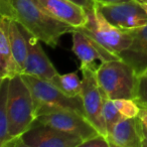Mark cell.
<instances>
[{
	"instance_id": "cell-14",
	"label": "cell",
	"mask_w": 147,
	"mask_h": 147,
	"mask_svg": "<svg viewBox=\"0 0 147 147\" xmlns=\"http://www.w3.org/2000/svg\"><path fill=\"white\" fill-rule=\"evenodd\" d=\"M140 117L123 118L107 138L111 147H142Z\"/></svg>"
},
{
	"instance_id": "cell-12",
	"label": "cell",
	"mask_w": 147,
	"mask_h": 147,
	"mask_svg": "<svg viewBox=\"0 0 147 147\" xmlns=\"http://www.w3.org/2000/svg\"><path fill=\"white\" fill-rule=\"evenodd\" d=\"M24 29V28H23ZM24 34L27 39V59L24 73L26 75L36 77L45 81H49L57 75V71L43 51L42 47L37 38L30 35L24 29Z\"/></svg>"
},
{
	"instance_id": "cell-17",
	"label": "cell",
	"mask_w": 147,
	"mask_h": 147,
	"mask_svg": "<svg viewBox=\"0 0 147 147\" xmlns=\"http://www.w3.org/2000/svg\"><path fill=\"white\" fill-rule=\"evenodd\" d=\"M10 79L0 80V147H7L11 138L8 131V93Z\"/></svg>"
},
{
	"instance_id": "cell-21",
	"label": "cell",
	"mask_w": 147,
	"mask_h": 147,
	"mask_svg": "<svg viewBox=\"0 0 147 147\" xmlns=\"http://www.w3.org/2000/svg\"><path fill=\"white\" fill-rule=\"evenodd\" d=\"M134 100L140 108H147V75L138 76Z\"/></svg>"
},
{
	"instance_id": "cell-29",
	"label": "cell",
	"mask_w": 147,
	"mask_h": 147,
	"mask_svg": "<svg viewBox=\"0 0 147 147\" xmlns=\"http://www.w3.org/2000/svg\"><path fill=\"white\" fill-rule=\"evenodd\" d=\"M0 1H3V0H0Z\"/></svg>"
},
{
	"instance_id": "cell-22",
	"label": "cell",
	"mask_w": 147,
	"mask_h": 147,
	"mask_svg": "<svg viewBox=\"0 0 147 147\" xmlns=\"http://www.w3.org/2000/svg\"><path fill=\"white\" fill-rule=\"evenodd\" d=\"M79 147H111L109 140L105 135L97 134L91 137L88 140H85Z\"/></svg>"
},
{
	"instance_id": "cell-23",
	"label": "cell",
	"mask_w": 147,
	"mask_h": 147,
	"mask_svg": "<svg viewBox=\"0 0 147 147\" xmlns=\"http://www.w3.org/2000/svg\"><path fill=\"white\" fill-rule=\"evenodd\" d=\"M69 1L80 5V6H82L83 8H85L86 10H89V9L93 8V7L97 4L96 0H69Z\"/></svg>"
},
{
	"instance_id": "cell-24",
	"label": "cell",
	"mask_w": 147,
	"mask_h": 147,
	"mask_svg": "<svg viewBox=\"0 0 147 147\" xmlns=\"http://www.w3.org/2000/svg\"><path fill=\"white\" fill-rule=\"evenodd\" d=\"M131 0H96L97 4L100 5H110V4H119V3L128 2Z\"/></svg>"
},
{
	"instance_id": "cell-8",
	"label": "cell",
	"mask_w": 147,
	"mask_h": 147,
	"mask_svg": "<svg viewBox=\"0 0 147 147\" xmlns=\"http://www.w3.org/2000/svg\"><path fill=\"white\" fill-rule=\"evenodd\" d=\"M32 124H45L80 137L84 142L99 134L86 116L73 111H57L38 116Z\"/></svg>"
},
{
	"instance_id": "cell-15",
	"label": "cell",
	"mask_w": 147,
	"mask_h": 147,
	"mask_svg": "<svg viewBox=\"0 0 147 147\" xmlns=\"http://www.w3.org/2000/svg\"><path fill=\"white\" fill-rule=\"evenodd\" d=\"M9 23L10 18L6 16L0 17V80L12 79L13 77L22 74L11 49Z\"/></svg>"
},
{
	"instance_id": "cell-7",
	"label": "cell",
	"mask_w": 147,
	"mask_h": 147,
	"mask_svg": "<svg viewBox=\"0 0 147 147\" xmlns=\"http://www.w3.org/2000/svg\"><path fill=\"white\" fill-rule=\"evenodd\" d=\"M82 71V93L84 110L88 120L95 126L100 134L107 137L106 126L103 118V92L96 78V71L92 69H80Z\"/></svg>"
},
{
	"instance_id": "cell-9",
	"label": "cell",
	"mask_w": 147,
	"mask_h": 147,
	"mask_svg": "<svg viewBox=\"0 0 147 147\" xmlns=\"http://www.w3.org/2000/svg\"><path fill=\"white\" fill-rule=\"evenodd\" d=\"M98 7L111 24L122 30L135 29L147 24V12L135 0L119 4H98Z\"/></svg>"
},
{
	"instance_id": "cell-11",
	"label": "cell",
	"mask_w": 147,
	"mask_h": 147,
	"mask_svg": "<svg viewBox=\"0 0 147 147\" xmlns=\"http://www.w3.org/2000/svg\"><path fill=\"white\" fill-rule=\"evenodd\" d=\"M51 17L67 23L74 29L85 26L88 21L87 11L69 0H34Z\"/></svg>"
},
{
	"instance_id": "cell-18",
	"label": "cell",
	"mask_w": 147,
	"mask_h": 147,
	"mask_svg": "<svg viewBox=\"0 0 147 147\" xmlns=\"http://www.w3.org/2000/svg\"><path fill=\"white\" fill-rule=\"evenodd\" d=\"M61 93L69 97H79L82 93V80L77 73H69L65 75H55L49 81Z\"/></svg>"
},
{
	"instance_id": "cell-4",
	"label": "cell",
	"mask_w": 147,
	"mask_h": 147,
	"mask_svg": "<svg viewBox=\"0 0 147 147\" xmlns=\"http://www.w3.org/2000/svg\"><path fill=\"white\" fill-rule=\"evenodd\" d=\"M21 75L32 94L35 119L41 115L57 111H73L86 116L81 96L69 97L49 81L41 80L26 74Z\"/></svg>"
},
{
	"instance_id": "cell-5",
	"label": "cell",
	"mask_w": 147,
	"mask_h": 147,
	"mask_svg": "<svg viewBox=\"0 0 147 147\" xmlns=\"http://www.w3.org/2000/svg\"><path fill=\"white\" fill-rule=\"evenodd\" d=\"M86 11L88 15L86 25L74 30L86 33L107 51L116 55L130 47L133 40L131 33L128 30H122L111 24L102 14L98 4Z\"/></svg>"
},
{
	"instance_id": "cell-19",
	"label": "cell",
	"mask_w": 147,
	"mask_h": 147,
	"mask_svg": "<svg viewBox=\"0 0 147 147\" xmlns=\"http://www.w3.org/2000/svg\"><path fill=\"white\" fill-rule=\"evenodd\" d=\"M103 98H104V102H103V118H104L107 137H108L113 132L115 126L118 124L119 121L122 120L124 117L121 115V113L116 108L113 100L109 99L104 93H103Z\"/></svg>"
},
{
	"instance_id": "cell-13",
	"label": "cell",
	"mask_w": 147,
	"mask_h": 147,
	"mask_svg": "<svg viewBox=\"0 0 147 147\" xmlns=\"http://www.w3.org/2000/svg\"><path fill=\"white\" fill-rule=\"evenodd\" d=\"M128 31L133 37L132 43L118 57L130 65L138 76H141L147 71V24Z\"/></svg>"
},
{
	"instance_id": "cell-28",
	"label": "cell",
	"mask_w": 147,
	"mask_h": 147,
	"mask_svg": "<svg viewBox=\"0 0 147 147\" xmlns=\"http://www.w3.org/2000/svg\"><path fill=\"white\" fill-rule=\"evenodd\" d=\"M145 74H146V75H147V71H146V73H145Z\"/></svg>"
},
{
	"instance_id": "cell-3",
	"label": "cell",
	"mask_w": 147,
	"mask_h": 147,
	"mask_svg": "<svg viewBox=\"0 0 147 147\" xmlns=\"http://www.w3.org/2000/svg\"><path fill=\"white\" fill-rule=\"evenodd\" d=\"M96 78L101 90L111 100L135 98L138 75L121 59L101 63Z\"/></svg>"
},
{
	"instance_id": "cell-2",
	"label": "cell",
	"mask_w": 147,
	"mask_h": 147,
	"mask_svg": "<svg viewBox=\"0 0 147 147\" xmlns=\"http://www.w3.org/2000/svg\"><path fill=\"white\" fill-rule=\"evenodd\" d=\"M7 111L8 131L13 141L28 130L35 120L32 94L22 75L10 79Z\"/></svg>"
},
{
	"instance_id": "cell-26",
	"label": "cell",
	"mask_w": 147,
	"mask_h": 147,
	"mask_svg": "<svg viewBox=\"0 0 147 147\" xmlns=\"http://www.w3.org/2000/svg\"><path fill=\"white\" fill-rule=\"evenodd\" d=\"M139 117L142 120V122L147 126V108H141L140 113H139Z\"/></svg>"
},
{
	"instance_id": "cell-20",
	"label": "cell",
	"mask_w": 147,
	"mask_h": 147,
	"mask_svg": "<svg viewBox=\"0 0 147 147\" xmlns=\"http://www.w3.org/2000/svg\"><path fill=\"white\" fill-rule=\"evenodd\" d=\"M113 102L124 118H134L139 116L141 108L134 99H116L113 100Z\"/></svg>"
},
{
	"instance_id": "cell-27",
	"label": "cell",
	"mask_w": 147,
	"mask_h": 147,
	"mask_svg": "<svg viewBox=\"0 0 147 147\" xmlns=\"http://www.w3.org/2000/svg\"><path fill=\"white\" fill-rule=\"evenodd\" d=\"M135 1L147 12V0H135Z\"/></svg>"
},
{
	"instance_id": "cell-6",
	"label": "cell",
	"mask_w": 147,
	"mask_h": 147,
	"mask_svg": "<svg viewBox=\"0 0 147 147\" xmlns=\"http://www.w3.org/2000/svg\"><path fill=\"white\" fill-rule=\"evenodd\" d=\"M83 140L71 133L63 132L45 124H32L9 146L21 147H79Z\"/></svg>"
},
{
	"instance_id": "cell-25",
	"label": "cell",
	"mask_w": 147,
	"mask_h": 147,
	"mask_svg": "<svg viewBox=\"0 0 147 147\" xmlns=\"http://www.w3.org/2000/svg\"><path fill=\"white\" fill-rule=\"evenodd\" d=\"M141 132H142V147H147V126L143 122L141 125Z\"/></svg>"
},
{
	"instance_id": "cell-16",
	"label": "cell",
	"mask_w": 147,
	"mask_h": 147,
	"mask_svg": "<svg viewBox=\"0 0 147 147\" xmlns=\"http://www.w3.org/2000/svg\"><path fill=\"white\" fill-rule=\"evenodd\" d=\"M23 27L17 21L10 19L9 23V39H10L11 49L16 63L24 73L27 59V39L23 32Z\"/></svg>"
},
{
	"instance_id": "cell-10",
	"label": "cell",
	"mask_w": 147,
	"mask_h": 147,
	"mask_svg": "<svg viewBox=\"0 0 147 147\" xmlns=\"http://www.w3.org/2000/svg\"><path fill=\"white\" fill-rule=\"evenodd\" d=\"M73 36V49L74 53L80 59V69L88 67L97 71L99 65H96V61L100 63L106 61L120 59L118 55L110 53L105 47L99 45L92 37L86 33L79 30H74L71 32Z\"/></svg>"
},
{
	"instance_id": "cell-1",
	"label": "cell",
	"mask_w": 147,
	"mask_h": 147,
	"mask_svg": "<svg viewBox=\"0 0 147 147\" xmlns=\"http://www.w3.org/2000/svg\"><path fill=\"white\" fill-rule=\"evenodd\" d=\"M9 3L10 19L17 21L33 37L51 47L59 45L65 33H71L74 28L49 15L34 0H3L0 4Z\"/></svg>"
}]
</instances>
